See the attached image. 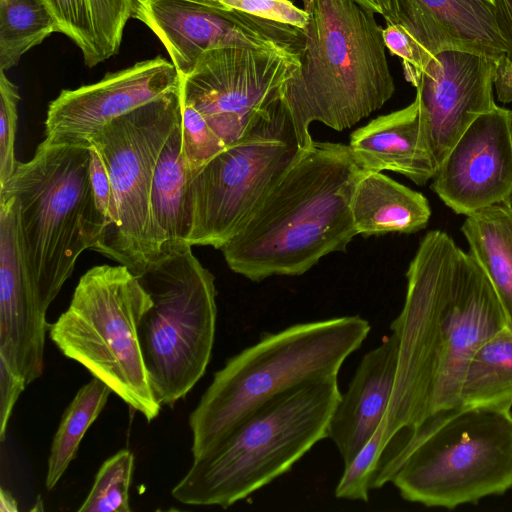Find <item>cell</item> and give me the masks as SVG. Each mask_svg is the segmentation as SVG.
I'll use <instances>...</instances> for the list:
<instances>
[{
    "label": "cell",
    "instance_id": "9c48e42d",
    "mask_svg": "<svg viewBox=\"0 0 512 512\" xmlns=\"http://www.w3.org/2000/svg\"><path fill=\"white\" fill-rule=\"evenodd\" d=\"M400 496L455 509L512 489V410L466 408L421 442L391 479Z\"/></svg>",
    "mask_w": 512,
    "mask_h": 512
},
{
    "label": "cell",
    "instance_id": "7a4b0ae2",
    "mask_svg": "<svg viewBox=\"0 0 512 512\" xmlns=\"http://www.w3.org/2000/svg\"><path fill=\"white\" fill-rule=\"evenodd\" d=\"M361 169L348 145L313 141L222 248L228 267L254 282L299 276L345 252L357 236L351 196Z\"/></svg>",
    "mask_w": 512,
    "mask_h": 512
},
{
    "label": "cell",
    "instance_id": "cb8c5ba5",
    "mask_svg": "<svg viewBox=\"0 0 512 512\" xmlns=\"http://www.w3.org/2000/svg\"><path fill=\"white\" fill-rule=\"evenodd\" d=\"M469 253L489 279L512 330V203L468 216L461 226Z\"/></svg>",
    "mask_w": 512,
    "mask_h": 512
},
{
    "label": "cell",
    "instance_id": "7402d4cb",
    "mask_svg": "<svg viewBox=\"0 0 512 512\" xmlns=\"http://www.w3.org/2000/svg\"><path fill=\"white\" fill-rule=\"evenodd\" d=\"M191 177L182 149L181 117L163 146L152 181L151 214L162 258L188 245Z\"/></svg>",
    "mask_w": 512,
    "mask_h": 512
},
{
    "label": "cell",
    "instance_id": "3957f363",
    "mask_svg": "<svg viewBox=\"0 0 512 512\" xmlns=\"http://www.w3.org/2000/svg\"><path fill=\"white\" fill-rule=\"evenodd\" d=\"M308 12L299 67L280 99L300 149L314 141L313 122L343 131L395 92L383 28L374 13L353 0H313Z\"/></svg>",
    "mask_w": 512,
    "mask_h": 512
},
{
    "label": "cell",
    "instance_id": "d6a6232c",
    "mask_svg": "<svg viewBox=\"0 0 512 512\" xmlns=\"http://www.w3.org/2000/svg\"><path fill=\"white\" fill-rule=\"evenodd\" d=\"M26 386L24 377L5 361L0 360V439L2 442L5 440L14 406Z\"/></svg>",
    "mask_w": 512,
    "mask_h": 512
},
{
    "label": "cell",
    "instance_id": "2e32d148",
    "mask_svg": "<svg viewBox=\"0 0 512 512\" xmlns=\"http://www.w3.org/2000/svg\"><path fill=\"white\" fill-rule=\"evenodd\" d=\"M495 60L462 50L433 55L416 85L424 135L437 169L465 129L495 105Z\"/></svg>",
    "mask_w": 512,
    "mask_h": 512
},
{
    "label": "cell",
    "instance_id": "8fae6325",
    "mask_svg": "<svg viewBox=\"0 0 512 512\" xmlns=\"http://www.w3.org/2000/svg\"><path fill=\"white\" fill-rule=\"evenodd\" d=\"M300 150L292 122L279 101L246 136L193 172L188 245L221 249Z\"/></svg>",
    "mask_w": 512,
    "mask_h": 512
},
{
    "label": "cell",
    "instance_id": "f546056e",
    "mask_svg": "<svg viewBox=\"0 0 512 512\" xmlns=\"http://www.w3.org/2000/svg\"><path fill=\"white\" fill-rule=\"evenodd\" d=\"M182 149L192 172L225 149L204 118L194 108L183 103Z\"/></svg>",
    "mask_w": 512,
    "mask_h": 512
},
{
    "label": "cell",
    "instance_id": "5b68a950",
    "mask_svg": "<svg viewBox=\"0 0 512 512\" xmlns=\"http://www.w3.org/2000/svg\"><path fill=\"white\" fill-rule=\"evenodd\" d=\"M341 397L337 376L299 386L263 406L201 458L172 489L192 506L229 508L287 473L319 441Z\"/></svg>",
    "mask_w": 512,
    "mask_h": 512
},
{
    "label": "cell",
    "instance_id": "8992f818",
    "mask_svg": "<svg viewBox=\"0 0 512 512\" xmlns=\"http://www.w3.org/2000/svg\"><path fill=\"white\" fill-rule=\"evenodd\" d=\"M89 147L43 140L18 163L0 194L18 202L28 267L45 310L72 275L80 254L94 249L104 220L93 194Z\"/></svg>",
    "mask_w": 512,
    "mask_h": 512
},
{
    "label": "cell",
    "instance_id": "ba28073f",
    "mask_svg": "<svg viewBox=\"0 0 512 512\" xmlns=\"http://www.w3.org/2000/svg\"><path fill=\"white\" fill-rule=\"evenodd\" d=\"M151 298L138 336L157 401L173 407L205 374L216 331L214 275L184 246L137 276Z\"/></svg>",
    "mask_w": 512,
    "mask_h": 512
},
{
    "label": "cell",
    "instance_id": "484cf974",
    "mask_svg": "<svg viewBox=\"0 0 512 512\" xmlns=\"http://www.w3.org/2000/svg\"><path fill=\"white\" fill-rule=\"evenodd\" d=\"M112 390L96 377L84 384L65 409L48 457L45 486L52 490L76 457L89 427L104 409Z\"/></svg>",
    "mask_w": 512,
    "mask_h": 512
},
{
    "label": "cell",
    "instance_id": "74e56055",
    "mask_svg": "<svg viewBox=\"0 0 512 512\" xmlns=\"http://www.w3.org/2000/svg\"><path fill=\"white\" fill-rule=\"evenodd\" d=\"M0 499H1V504H0L1 512H15V511H18L16 500L4 488H1Z\"/></svg>",
    "mask_w": 512,
    "mask_h": 512
},
{
    "label": "cell",
    "instance_id": "30bf717a",
    "mask_svg": "<svg viewBox=\"0 0 512 512\" xmlns=\"http://www.w3.org/2000/svg\"><path fill=\"white\" fill-rule=\"evenodd\" d=\"M181 117L179 90L114 119L89 141L106 167L114 204L113 223L93 250L136 276L162 258L151 214L152 181Z\"/></svg>",
    "mask_w": 512,
    "mask_h": 512
},
{
    "label": "cell",
    "instance_id": "836d02e7",
    "mask_svg": "<svg viewBox=\"0 0 512 512\" xmlns=\"http://www.w3.org/2000/svg\"><path fill=\"white\" fill-rule=\"evenodd\" d=\"M89 148L91 151L90 174L92 189L97 208L105 223L104 233L112 225L114 220L112 189L103 160L95 149Z\"/></svg>",
    "mask_w": 512,
    "mask_h": 512
},
{
    "label": "cell",
    "instance_id": "f1b7e54d",
    "mask_svg": "<svg viewBox=\"0 0 512 512\" xmlns=\"http://www.w3.org/2000/svg\"><path fill=\"white\" fill-rule=\"evenodd\" d=\"M18 87L0 70V187L14 174L15 140L18 121Z\"/></svg>",
    "mask_w": 512,
    "mask_h": 512
},
{
    "label": "cell",
    "instance_id": "d590c367",
    "mask_svg": "<svg viewBox=\"0 0 512 512\" xmlns=\"http://www.w3.org/2000/svg\"><path fill=\"white\" fill-rule=\"evenodd\" d=\"M493 5L496 24L506 44V55L512 60V0H493Z\"/></svg>",
    "mask_w": 512,
    "mask_h": 512
},
{
    "label": "cell",
    "instance_id": "e0dca14e",
    "mask_svg": "<svg viewBox=\"0 0 512 512\" xmlns=\"http://www.w3.org/2000/svg\"><path fill=\"white\" fill-rule=\"evenodd\" d=\"M46 312L28 267L18 202L0 194V360L27 385L44 371Z\"/></svg>",
    "mask_w": 512,
    "mask_h": 512
},
{
    "label": "cell",
    "instance_id": "603a6c76",
    "mask_svg": "<svg viewBox=\"0 0 512 512\" xmlns=\"http://www.w3.org/2000/svg\"><path fill=\"white\" fill-rule=\"evenodd\" d=\"M60 33L80 49L86 66L94 67L119 52L123 32L133 16L135 0H44Z\"/></svg>",
    "mask_w": 512,
    "mask_h": 512
},
{
    "label": "cell",
    "instance_id": "4fadbf2b",
    "mask_svg": "<svg viewBox=\"0 0 512 512\" xmlns=\"http://www.w3.org/2000/svg\"><path fill=\"white\" fill-rule=\"evenodd\" d=\"M132 17L157 36L180 77L213 48H273L299 54L303 49V30L255 17L221 0H135Z\"/></svg>",
    "mask_w": 512,
    "mask_h": 512
},
{
    "label": "cell",
    "instance_id": "1f68e13d",
    "mask_svg": "<svg viewBox=\"0 0 512 512\" xmlns=\"http://www.w3.org/2000/svg\"><path fill=\"white\" fill-rule=\"evenodd\" d=\"M383 40L389 51L401 58L404 75L413 86L427 64L426 57L420 46L400 25L389 24L383 29Z\"/></svg>",
    "mask_w": 512,
    "mask_h": 512
},
{
    "label": "cell",
    "instance_id": "9a60e30c",
    "mask_svg": "<svg viewBox=\"0 0 512 512\" xmlns=\"http://www.w3.org/2000/svg\"><path fill=\"white\" fill-rule=\"evenodd\" d=\"M431 189L454 213L468 216L512 203L511 110L495 105L461 134L439 165Z\"/></svg>",
    "mask_w": 512,
    "mask_h": 512
},
{
    "label": "cell",
    "instance_id": "ffe728a7",
    "mask_svg": "<svg viewBox=\"0 0 512 512\" xmlns=\"http://www.w3.org/2000/svg\"><path fill=\"white\" fill-rule=\"evenodd\" d=\"M348 146L356 164L364 171H392L417 185L432 180L437 171L416 100L356 129Z\"/></svg>",
    "mask_w": 512,
    "mask_h": 512
},
{
    "label": "cell",
    "instance_id": "d4e9b609",
    "mask_svg": "<svg viewBox=\"0 0 512 512\" xmlns=\"http://www.w3.org/2000/svg\"><path fill=\"white\" fill-rule=\"evenodd\" d=\"M463 409L512 410V330L503 327L472 354L464 372Z\"/></svg>",
    "mask_w": 512,
    "mask_h": 512
},
{
    "label": "cell",
    "instance_id": "4316f807",
    "mask_svg": "<svg viewBox=\"0 0 512 512\" xmlns=\"http://www.w3.org/2000/svg\"><path fill=\"white\" fill-rule=\"evenodd\" d=\"M55 32L58 22L44 0H0V70L16 66Z\"/></svg>",
    "mask_w": 512,
    "mask_h": 512
},
{
    "label": "cell",
    "instance_id": "4dcf8cb0",
    "mask_svg": "<svg viewBox=\"0 0 512 512\" xmlns=\"http://www.w3.org/2000/svg\"><path fill=\"white\" fill-rule=\"evenodd\" d=\"M236 10L268 21L305 29L310 15L304 8L296 7L290 0H221Z\"/></svg>",
    "mask_w": 512,
    "mask_h": 512
},
{
    "label": "cell",
    "instance_id": "44dd1931",
    "mask_svg": "<svg viewBox=\"0 0 512 512\" xmlns=\"http://www.w3.org/2000/svg\"><path fill=\"white\" fill-rule=\"evenodd\" d=\"M351 216L357 235L415 233L431 217L427 198L381 172L361 170L351 196Z\"/></svg>",
    "mask_w": 512,
    "mask_h": 512
},
{
    "label": "cell",
    "instance_id": "d6986e66",
    "mask_svg": "<svg viewBox=\"0 0 512 512\" xmlns=\"http://www.w3.org/2000/svg\"><path fill=\"white\" fill-rule=\"evenodd\" d=\"M399 341L391 332L361 359L333 411L328 438L348 466L381 424L397 374Z\"/></svg>",
    "mask_w": 512,
    "mask_h": 512
},
{
    "label": "cell",
    "instance_id": "277c9868",
    "mask_svg": "<svg viewBox=\"0 0 512 512\" xmlns=\"http://www.w3.org/2000/svg\"><path fill=\"white\" fill-rule=\"evenodd\" d=\"M370 330L359 315L298 323L262 334L255 344L227 359L189 416L193 459L206 455L275 398L337 376Z\"/></svg>",
    "mask_w": 512,
    "mask_h": 512
},
{
    "label": "cell",
    "instance_id": "8d00e7d4",
    "mask_svg": "<svg viewBox=\"0 0 512 512\" xmlns=\"http://www.w3.org/2000/svg\"><path fill=\"white\" fill-rule=\"evenodd\" d=\"M358 5L363 7L364 9L372 12L377 13L383 16V18L386 17V15L389 12V0H353Z\"/></svg>",
    "mask_w": 512,
    "mask_h": 512
},
{
    "label": "cell",
    "instance_id": "83f0119b",
    "mask_svg": "<svg viewBox=\"0 0 512 512\" xmlns=\"http://www.w3.org/2000/svg\"><path fill=\"white\" fill-rule=\"evenodd\" d=\"M135 457L122 449L105 460L78 512H130L129 490Z\"/></svg>",
    "mask_w": 512,
    "mask_h": 512
},
{
    "label": "cell",
    "instance_id": "f35d334b",
    "mask_svg": "<svg viewBox=\"0 0 512 512\" xmlns=\"http://www.w3.org/2000/svg\"><path fill=\"white\" fill-rule=\"evenodd\" d=\"M302 2H303L304 9L306 11H309L313 4V0H302Z\"/></svg>",
    "mask_w": 512,
    "mask_h": 512
},
{
    "label": "cell",
    "instance_id": "5bb4252c",
    "mask_svg": "<svg viewBox=\"0 0 512 512\" xmlns=\"http://www.w3.org/2000/svg\"><path fill=\"white\" fill-rule=\"evenodd\" d=\"M179 90L176 68L160 56L107 73L96 83L62 90L50 102L44 140L89 147L109 122Z\"/></svg>",
    "mask_w": 512,
    "mask_h": 512
},
{
    "label": "cell",
    "instance_id": "ac0fdd59",
    "mask_svg": "<svg viewBox=\"0 0 512 512\" xmlns=\"http://www.w3.org/2000/svg\"><path fill=\"white\" fill-rule=\"evenodd\" d=\"M386 24L402 26L427 58L462 50L496 60L506 53L493 0H389Z\"/></svg>",
    "mask_w": 512,
    "mask_h": 512
},
{
    "label": "cell",
    "instance_id": "6da1fadb",
    "mask_svg": "<svg viewBox=\"0 0 512 512\" xmlns=\"http://www.w3.org/2000/svg\"><path fill=\"white\" fill-rule=\"evenodd\" d=\"M406 278L404 305L390 326L399 341L398 366L378 456L391 475L463 410L460 390L469 359L506 326L486 274L444 231L425 234Z\"/></svg>",
    "mask_w": 512,
    "mask_h": 512
},
{
    "label": "cell",
    "instance_id": "7c38bea8",
    "mask_svg": "<svg viewBox=\"0 0 512 512\" xmlns=\"http://www.w3.org/2000/svg\"><path fill=\"white\" fill-rule=\"evenodd\" d=\"M299 55L273 48L207 50L180 77L181 101L204 118L226 148L271 113L299 67Z\"/></svg>",
    "mask_w": 512,
    "mask_h": 512
},
{
    "label": "cell",
    "instance_id": "e575fe53",
    "mask_svg": "<svg viewBox=\"0 0 512 512\" xmlns=\"http://www.w3.org/2000/svg\"><path fill=\"white\" fill-rule=\"evenodd\" d=\"M493 86L500 102H512V60L506 53L495 60Z\"/></svg>",
    "mask_w": 512,
    "mask_h": 512
},
{
    "label": "cell",
    "instance_id": "52a82bcc",
    "mask_svg": "<svg viewBox=\"0 0 512 512\" xmlns=\"http://www.w3.org/2000/svg\"><path fill=\"white\" fill-rule=\"evenodd\" d=\"M151 303L126 266L98 265L82 275L69 307L48 328L64 356L108 385L148 422L161 410L138 336L140 320Z\"/></svg>",
    "mask_w": 512,
    "mask_h": 512
}]
</instances>
